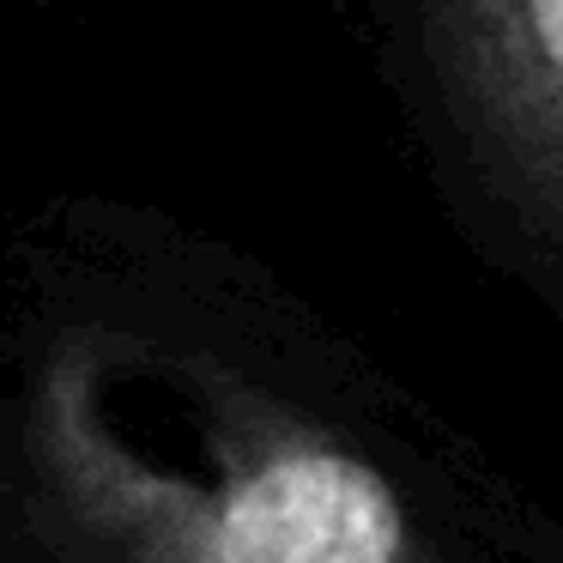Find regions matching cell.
Returning <instances> with one entry per match:
<instances>
[{"label": "cell", "mask_w": 563, "mask_h": 563, "mask_svg": "<svg viewBox=\"0 0 563 563\" xmlns=\"http://www.w3.org/2000/svg\"><path fill=\"white\" fill-rule=\"evenodd\" d=\"M400 509L369 466L285 454L255 473L212 527L219 563H394Z\"/></svg>", "instance_id": "1"}, {"label": "cell", "mask_w": 563, "mask_h": 563, "mask_svg": "<svg viewBox=\"0 0 563 563\" xmlns=\"http://www.w3.org/2000/svg\"><path fill=\"white\" fill-rule=\"evenodd\" d=\"M533 31H539V49L551 55V67L563 74V0H533Z\"/></svg>", "instance_id": "2"}]
</instances>
